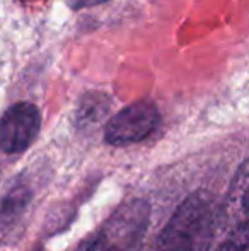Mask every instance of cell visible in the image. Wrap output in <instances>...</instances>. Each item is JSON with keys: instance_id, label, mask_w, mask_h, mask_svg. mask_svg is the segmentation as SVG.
I'll use <instances>...</instances> for the list:
<instances>
[{"instance_id": "obj_4", "label": "cell", "mask_w": 249, "mask_h": 251, "mask_svg": "<svg viewBox=\"0 0 249 251\" xmlns=\"http://www.w3.org/2000/svg\"><path fill=\"white\" fill-rule=\"evenodd\" d=\"M41 128V113L31 102L12 104L0 118V149L7 154L26 151Z\"/></svg>"}, {"instance_id": "obj_3", "label": "cell", "mask_w": 249, "mask_h": 251, "mask_svg": "<svg viewBox=\"0 0 249 251\" xmlns=\"http://www.w3.org/2000/svg\"><path fill=\"white\" fill-rule=\"evenodd\" d=\"M149 222V205L133 200L123 205L101 231L104 251H136Z\"/></svg>"}, {"instance_id": "obj_1", "label": "cell", "mask_w": 249, "mask_h": 251, "mask_svg": "<svg viewBox=\"0 0 249 251\" xmlns=\"http://www.w3.org/2000/svg\"><path fill=\"white\" fill-rule=\"evenodd\" d=\"M213 231V203L198 193L189 195L171 215L150 251H208Z\"/></svg>"}, {"instance_id": "obj_6", "label": "cell", "mask_w": 249, "mask_h": 251, "mask_svg": "<svg viewBox=\"0 0 249 251\" xmlns=\"http://www.w3.org/2000/svg\"><path fill=\"white\" fill-rule=\"evenodd\" d=\"M248 224L244 221L236 226V229L217 251H248Z\"/></svg>"}, {"instance_id": "obj_2", "label": "cell", "mask_w": 249, "mask_h": 251, "mask_svg": "<svg viewBox=\"0 0 249 251\" xmlns=\"http://www.w3.org/2000/svg\"><path fill=\"white\" fill-rule=\"evenodd\" d=\"M159 120L157 106L152 101H136L108 122L104 139L113 146L140 142L156 130Z\"/></svg>"}, {"instance_id": "obj_5", "label": "cell", "mask_w": 249, "mask_h": 251, "mask_svg": "<svg viewBox=\"0 0 249 251\" xmlns=\"http://www.w3.org/2000/svg\"><path fill=\"white\" fill-rule=\"evenodd\" d=\"M33 192H31L29 185L16 181L0 199V232L9 229L17 219L21 217L26 207L29 205Z\"/></svg>"}, {"instance_id": "obj_7", "label": "cell", "mask_w": 249, "mask_h": 251, "mask_svg": "<svg viewBox=\"0 0 249 251\" xmlns=\"http://www.w3.org/2000/svg\"><path fill=\"white\" fill-rule=\"evenodd\" d=\"M75 251H104V238L101 232L89 236L87 239H84L82 245L79 246Z\"/></svg>"}, {"instance_id": "obj_8", "label": "cell", "mask_w": 249, "mask_h": 251, "mask_svg": "<svg viewBox=\"0 0 249 251\" xmlns=\"http://www.w3.org/2000/svg\"><path fill=\"white\" fill-rule=\"evenodd\" d=\"M70 7L73 9H82V7H91V5H97V3L108 2V0H67Z\"/></svg>"}]
</instances>
